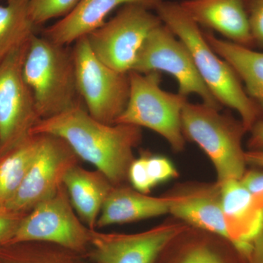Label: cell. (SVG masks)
Masks as SVG:
<instances>
[{
  "label": "cell",
  "instance_id": "6da1fadb",
  "mask_svg": "<svg viewBox=\"0 0 263 263\" xmlns=\"http://www.w3.org/2000/svg\"><path fill=\"white\" fill-rule=\"evenodd\" d=\"M32 133L65 140L80 160L94 165L114 186L128 181V171L136 159L134 149L142 140L141 127L100 122L88 113L85 105L40 121Z\"/></svg>",
  "mask_w": 263,
  "mask_h": 263
},
{
  "label": "cell",
  "instance_id": "7a4b0ae2",
  "mask_svg": "<svg viewBox=\"0 0 263 263\" xmlns=\"http://www.w3.org/2000/svg\"><path fill=\"white\" fill-rule=\"evenodd\" d=\"M155 11L188 48L199 75L214 98L238 113L249 133L262 115L233 67L211 47L200 26L179 3L162 0Z\"/></svg>",
  "mask_w": 263,
  "mask_h": 263
},
{
  "label": "cell",
  "instance_id": "3957f363",
  "mask_svg": "<svg viewBox=\"0 0 263 263\" xmlns=\"http://www.w3.org/2000/svg\"><path fill=\"white\" fill-rule=\"evenodd\" d=\"M34 34L23 66L38 115L47 119L84 105L76 81L72 48Z\"/></svg>",
  "mask_w": 263,
  "mask_h": 263
},
{
  "label": "cell",
  "instance_id": "277c9868",
  "mask_svg": "<svg viewBox=\"0 0 263 263\" xmlns=\"http://www.w3.org/2000/svg\"><path fill=\"white\" fill-rule=\"evenodd\" d=\"M181 127L185 138L196 143L212 161L217 184L242 179L248 164L243 147L247 131L241 121L205 104L187 102L181 114Z\"/></svg>",
  "mask_w": 263,
  "mask_h": 263
},
{
  "label": "cell",
  "instance_id": "5b68a950",
  "mask_svg": "<svg viewBox=\"0 0 263 263\" xmlns=\"http://www.w3.org/2000/svg\"><path fill=\"white\" fill-rule=\"evenodd\" d=\"M129 98L116 124L146 127L160 135L176 152L186 143L181 127V114L188 98L161 88L160 72H129Z\"/></svg>",
  "mask_w": 263,
  "mask_h": 263
},
{
  "label": "cell",
  "instance_id": "8992f818",
  "mask_svg": "<svg viewBox=\"0 0 263 263\" xmlns=\"http://www.w3.org/2000/svg\"><path fill=\"white\" fill-rule=\"evenodd\" d=\"M72 50L78 90L88 113L100 122L115 124L129 100V73L117 72L100 61L86 37L76 41Z\"/></svg>",
  "mask_w": 263,
  "mask_h": 263
},
{
  "label": "cell",
  "instance_id": "52a82bcc",
  "mask_svg": "<svg viewBox=\"0 0 263 263\" xmlns=\"http://www.w3.org/2000/svg\"><path fill=\"white\" fill-rule=\"evenodd\" d=\"M91 230L76 213L62 184L53 195L27 213L6 246L46 242L87 255Z\"/></svg>",
  "mask_w": 263,
  "mask_h": 263
},
{
  "label": "cell",
  "instance_id": "ba28073f",
  "mask_svg": "<svg viewBox=\"0 0 263 263\" xmlns=\"http://www.w3.org/2000/svg\"><path fill=\"white\" fill-rule=\"evenodd\" d=\"M161 24L160 17L146 7L127 4L86 37L100 61L117 72L129 73L148 34Z\"/></svg>",
  "mask_w": 263,
  "mask_h": 263
},
{
  "label": "cell",
  "instance_id": "9c48e42d",
  "mask_svg": "<svg viewBox=\"0 0 263 263\" xmlns=\"http://www.w3.org/2000/svg\"><path fill=\"white\" fill-rule=\"evenodd\" d=\"M133 70L167 72L177 81L180 95L186 98L196 95L202 103L217 110L222 108L199 75L188 48L163 23L148 34Z\"/></svg>",
  "mask_w": 263,
  "mask_h": 263
},
{
  "label": "cell",
  "instance_id": "30bf717a",
  "mask_svg": "<svg viewBox=\"0 0 263 263\" xmlns=\"http://www.w3.org/2000/svg\"><path fill=\"white\" fill-rule=\"evenodd\" d=\"M29 41L0 63V156L32 134L41 121L23 76Z\"/></svg>",
  "mask_w": 263,
  "mask_h": 263
},
{
  "label": "cell",
  "instance_id": "8fae6325",
  "mask_svg": "<svg viewBox=\"0 0 263 263\" xmlns=\"http://www.w3.org/2000/svg\"><path fill=\"white\" fill-rule=\"evenodd\" d=\"M41 135L42 140L32 165L7 205L15 212L28 213L53 195L63 184L67 171L80 160L65 140L53 135Z\"/></svg>",
  "mask_w": 263,
  "mask_h": 263
},
{
  "label": "cell",
  "instance_id": "7c38bea8",
  "mask_svg": "<svg viewBox=\"0 0 263 263\" xmlns=\"http://www.w3.org/2000/svg\"><path fill=\"white\" fill-rule=\"evenodd\" d=\"M185 223H167L133 234L91 230L87 257L95 263H156L176 238L188 231Z\"/></svg>",
  "mask_w": 263,
  "mask_h": 263
},
{
  "label": "cell",
  "instance_id": "4fadbf2b",
  "mask_svg": "<svg viewBox=\"0 0 263 263\" xmlns=\"http://www.w3.org/2000/svg\"><path fill=\"white\" fill-rule=\"evenodd\" d=\"M218 185L229 243L247 259L263 231V212L241 179H230Z\"/></svg>",
  "mask_w": 263,
  "mask_h": 263
},
{
  "label": "cell",
  "instance_id": "5bb4252c",
  "mask_svg": "<svg viewBox=\"0 0 263 263\" xmlns=\"http://www.w3.org/2000/svg\"><path fill=\"white\" fill-rule=\"evenodd\" d=\"M179 3L200 27L219 33L230 42L255 46L245 0H183Z\"/></svg>",
  "mask_w": 263,
  "mask_h": 263
},
{
  "label": "cell",
  "instance_id": "9a60e30c",
  "mask_svg": "<svg viewBox=\"0 0 263 263\" xmlns=\"http://www.w3.org/2000/svg\"><path fill=\"white\" fill-rule=\"evenodd\" d=\"M162 0H80L69 14L43 31V37L57 44L69 46L100 28L114 10L127 4H138L155 10Z\"/></svg>",
  "mask_w": 263,
  "mask_h": 263
},
{
  "label": "cell",
  "instance_id": "2e32d148",
  "mask_svg": "<svg viewBox=\"0 0 263 263\" xmlns=\"http://www.w3.org/2000/svg\"><path fill=\"white\" fill-rule=\"evenodd\" d=\"M178 198L179 194L152 197L126 184L114 186L102 208L96 229L170 214Z\"/></svg>",
  "mask_w": 263,
  "mask_h": 263
},
{
  "label": "cell",
  "instance_id": "e0dca14e",
  "mask_svg": "<svg viewBox=\"0 0 263 263\" xmlns=\"http://www.w3.org/2000/svg\"><path fill=\"white\" fill-rule=\"evenodd\" d=\"M170 214L198 229L212 233L230 242L226 217L221 209L217 183L179 193Z\"/></svg>",
  "mask_w": 263,
  "mask_h": 263
},
{
  "label": "cell",
  "instance_id": "ac0fdd59",
  "mask_svg": "<svg viewBox=\"0 0 263 263\" xmlns=\"http://www.w3.org/2000/svg\"><path fill=\"white\" fill-rule=\"evenodd\" d=\"M63 184L78 216L89 229H96L102 208L114 186L110 180L98 170L89 171L78 164L67 171Z\"/></svg>",
  "mask_w": 263,
  "mask_h": 263
},
{
  "label": "cell",
  "instance_id": "d6986e66",
  "mask_svg": "<svg viewBox=\"0 0 263 263\" xmlns=\"http://www.w3.org/2000/svg\"><path fill=\"white\" fill-rule=\"evenodd\" d=\"M203 33L211 47L235 71L263 118V52L220 39L211 31Z\"/></svg>",
  "mask_w": 263,
  "mask_h": 263
},
{
  "label": "cell",
  "instance_id": "ffe728a7",
  "mask_svg": "<svg viewBox=\"0 0 263 263\" xmlns=\"http://www.w3.org/2000/svg\"><path fill=\"white\" fill-rule=\"evenodd\" d=\"M42 135L32 133L0 156V206H7L23 182L37 155Z\"/></svg>",
  "mask_w": 263,
  "mask_h": 263
},
{
  "label": "cell",
  "instance_id": "44dd1931",
  "mask_svg": "<svg viewBox=\"0 0 263 263\" xmlns=\"http://www.w3.org/2000/svg\"><path fill=\"white\" fill-rule=\"evenodd\" d=\"M29 0H7L0 6V63L28 43L37 28L29 13Z\"/></svg>",
  "mask_w": 263,
  "mask_h": 263
},
{
  "label": "cell",
  "instance_id": "7402d4cb",
  "mask_svg": "<svg viewBox=\"0 0 263 263\" xmlns=\"http://www.w3.org/2000/svg\"><path fill=\"white\" fill-rule=\"evenodd\" d=\"M87 255L46 242L0 247V263H90Z\"/></svg>",
  "mask_w": 263,
  "mask_h": 263
},
{
  "label": "cell",
  "instance_id": "603a6c76",
  "mask_svg": "<svg viewBox=\"0 0 263 263\" xmlns=\"http://www.w3.org/2000/svg\"><path fill=\"white\" fill-rule=\"evenodd\" d=\"M80 0H29V13L36 27L51 19L63 18L75 8Z\"/></svg>",
  "mask_w": 263,
  "mask_h": 263
},
{
  "label": "cell",
  "instance_id": "cb8c5ba5",
  "mask_svg": "<svg viewBox=\"0 0 263 263\" xmlns=\"http://www.w3.org/2000/svg\"><path fill=\"white\" fill-rule=\"evenodd\" d=\"M174 263H227L215 248L204 242H195L185 247Z\"/></svg>",
  "mask_w": 263,
  "mask_h": 263
},
{
  "label": "cell",
  "instance_id": "d4e9b609",
  "mask_svg": "<svg viewBox=\"0 0 263 263\" xmlns=\"http://www.w3.org/2000/svg\"><path fill=\"white\" fill-rule=\"evenodd\" d=\"M146 169L155 186L179 176L173 162L163 156L146 155Z\"/></svg>",
  "mask_w": 263,
  "mask_h": 263
},
{
  "label": "cell",
  "instance_id": "484cf974",
  "mask_svg": "<svg viewBox=\"0 0 263 263\" xmlns=\"http://www.w3.org/2000/svg\"><path fill=\"white\" fill-rule=\"evenodd\" d=\"M128 181L132 187L141 193L148 194L155 187L146 169V154L132 162L128 171Z\"/></svg>",
  "mask_w": 263,
  "mask_h": 263
},
{
  "label": "cell",
  "instance_id": "4316f807",
  "mask_svg": "<svg viewBox=\"0 0 263 263\" xmlns=\"http://www.w3.org/2000/svg\"><path fill=\"white\" fill-rule=\"evenodd\" d=\"M27 214L15 212L8 206H0V247L6 246L11 239Z\"/></svg>",
  "mask_w": 263,
  "mask_h": 263
},
{
  "label": "cell",
  "instance_id": "83f0119b",
  "mask_svg": "<svg viewBox=\"0 0 263 263\" xmlns=\"http://www.w3.org/2000/svg\"><path fill=\"white\" fill-rule=\"evenodd\" d=\"M254 46L263 48V0H245Z\"/></svg>",
  "mask_w": 263,
  "mask_h": 263
},
{
  "label": "cell",
  "instance_id": "f1b7e54d",
  "mask_svg": "<svg viewBox=\"0 0 263 263\" xmlns=\"http://www.w3.org/2000/svg\"><path fill=\"white\" fill-rule=\"evenodd\" d=\"M241 181L253 195L259 209L263 212V168L247 170Z\"/></svg>",
  "mask_w": 263,
  "mask_h": 263
},
{
  "label": "cell",
  "instance_id": "f546056e",
  "mask_svg": "<svg viewBox=\"0 0 263 263\" xmlns=\"http://www.w3.org/2000/svg\"><path fill=\"white\" fill-rule=\"evenodd\" d=\"M249 133L248 151H263V118L254 124Z\"/></svg>",
  "mask_w": 263,
  "mask_h": 263
},
{
  "label": "cell",
  "instance_id": "4dcf8cb0",
  "mask_svg": "<svg viewBox=\"0 0 263 263\" xmlns=\"http://www.w3.org/2000/svg\"><path fill=\"white\" fill-rule=\"evenodd\" d=\"M247 260L249 263H263V231L254 242Z\"/></svg>",
  "mask_w": 263,
  "mask_h": 263
},
{
  "label": "cell",
  "instance_id": "1f68e13d",
  "mask_svg": "<svg viewBox=\"0 0 263 263\" xmlns=\"http://www.w3.org/2000/svg\"><path fill=\"white\" fill-rule=\"evenodd\" d=\"M245 157L248 165L263 168V151H247Z\"/></svg>",
  "mask_w": 263,
  "mask_h": 263
}]
</instances>
